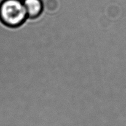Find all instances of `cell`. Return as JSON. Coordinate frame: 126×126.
Returning a JSON list of instances; mask_svg holds the SVG:
<instances>
[{"mask_svg":"<svg viewBox=\"0 0 126 126\" xmlns=\"http://www.w3.org/2000/svg\"><path fill=\"white\" fill-rule=\"evenodd\" d=\"M27 18L22 0H2L0 3V20L6 26L18 27Z\"/></svg>","mask_w":126,"mask_h":126,"instance_id":"1","label":"cell"},{"mask_svg":"<svg viewBox=\"0 0 126 126\" xmlns=\"http://www.w3.org/2000/svg\"><path fill=\"white\" fill-rule=\"evenodd\" d=\"M28 17L36 18L39 17L44 9L43 0H22Z\"/></svg>","mask_w":126,"mask_h":126,"instance_id":"2","label":"cell"}]
</instances>
